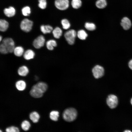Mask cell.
<instances>
[{
	"label": "cell",
	"instance_id": "obj_36",
	"mask_svg": "<svg viewBox=\"0 0 132 132\" xmlns=\"http://www.w3.org/2000/svg\"><path fill=\"white\" fill-rule=\"evenodd\" d=\"M131 103L132 105V98L131 99Z\"/></svg>",
	"mask_w": 132,
	"mask_h": 132
},
{
	"label": "cell",
	"instance_id": "obj_24",
	"mask_svg": "<svg viewBox=\"0 0 132 132\" xmlns=\"http://www.w3.org/2000/svg\"><path fill=\"white\" fill-rule=\"evenodd\" d=\"M71 4L72 7L73 8L77 9L79 8L81 6L82 2L81 0H72Z\"/></svg>",
	"mask_w": 132,
	"mask_h": 132
},
{
	"label": "cell",
	"instance_id": "obj_22",
	"mask_svg": "<svg viewBox=\"0 0 132 132\" xmlns=\"http://www.w3.org/2000/svg\"><path fill=\"white\" fill-rule=\"evenodd\" d=\"M107 3L106 0H98L96 2V7L99 9H102L106 7Z\"/></svg>",
	"mask_w": 132,
	"mask_h": 132
},
{
	"label": "cell",
	"instance_id": "obj_23",
	"mask_svg": "<svg viewBox=\"0 0 132 132\" xmlns=\"http://www.w3.org/2000/svg\"><path fill=\"white\" fill-rule=\"evenodd\" d=\"M35 85L43 93L46 90L47 88V85L46 84L43 82H39L35 84Z\"/></svg>",
	"mask_w": 132,
	"mask_h": 132
},
{
	"label": "cell",
	"instance_id": "obj_28",
	"mask_svg": "<svg viewBox=\"0 0 132 132\" xmlns=\"http://www.w3.org/2000/svg\"><path fill=\"white\" fill-rule=\"evenodd\" d=\"M30 126V122L27 120L23 121L21 124V127L22 129L25 131H27L29 129Z\"/></svg>",
	"mask_w": 132,
	"mask_h": 132
},
{
	"label": "cell",
	"instance_id": "obj_8",
	"mask_svg": "<svg viewBox=\"0 0 132 132\" xmlns=\"http://www.w3.org/2000/svg\"><path fill=\"white\" fill-rule=\"evenodd\" d=\"M45 42V39L44 36L42 35H40L34 40L33 45L35 48L38 49L44 46Z\"/></svg>",
	"mask_w": 132,
	"mask_h": 132
},
{
	"label": "cell",
	"instance_id": "obj_27",
	"mask_svg": "<svg viewBox=\"0 0 132 132\" xmlns=\"http://www.w3.org/2000/svg\"><path fill=\"white\" fill-rule=\"evenodd\" d=\"M61 24L63 29L67 30L70 27V24L69 21L67 19H62L61 22Z\"/></svg>",
	"mask_w": 132,
	"mask_h": 132
},
{
	"label": "cell",
	"instance_id": "obj_31",
	"mask_svg": "<svg viewBox=\"0 0 132 132\" xmlns=\"http://www.w3.org/2000/svg\"><path fill=\"white\" fill-rule=\"evenodd\" d=\"M7 132H19V129L14 126H11L7 128L6 129Z\"/></svg>",
	"mask_w": 132,
	"mask_h": 132
},
{
	"label": "cell",
	"instance_id": "obj_20",
	"mask_svg": "<svg viewBox=\"0 0 132 132\" xmlns=\"http://www.w3.org/2000/svg\"><path fill=\"white\" fill-rule=\"evenodd\" d=\"M29 117L33 122L35 123L38 122L40 118V116L36 112L33 111L30 113Z\"/></svg>",
	"mask_w": 132,
	"mask_h": 132
},
{
	"label": "cell",
	"instance_id": "obj_4",
	"mask_svg": "<svg viewBox=\"0 0 132 132\" xmlns=\"http://www.w3.org/2000/svg\"><path fill=\"white\" fill-rule=\"evenodd\" d=\"M2 43L4 45L9 53H11L13 52L15 47V43L11 38H5L2 40Z\"/></svg>",
	"mask_w": 132,
	"mask_h": 132
},
{
	"label": "cell",
	"instance_id": "obj_26",
	"mask_svg": "<svg viewBox=\"0 0 132 132\" xmlns=\"http://www.w3.org/2000/svg\"><path fill=\"white\" fill-rule=\"evenodd\" d=\"M85 27L87 30L89 31L95 30L96 28L95 25L93 23L86 22L85 24Z\"/></svg>",
	"mask_w": 132,
	"mask_h": 132
},
{
	"label": "cell",
	"instance_id": "obj_35",
	"mask_svg": "<svg viewBox=\"0 0 132 132\" xmlns=\"http://www.w3.org/2000/svg\"><path fill=\"white\" fill-rule=\"evenodd\" d=\"M2 37L1 36H0V41H1L2 40Z\"/></svg>",
	"mask_w": 132,
	"mask_h": 132
},
{
	"label": "cell",
	"instance_id": "obj_7",
	"mask_svg": "<svg viewBox=\"0 0 132 132\" xmlns=\"http://www.w3.org/2000/svg\"><path fill=\"white\" fill-rule=\"evenodd\" d=\"M92 72L95 78L98 79L101 77L103 75L104 70L102 66L97 65L93 68Z\"/></svg>",
	"mask_w": 132,
	"mask_h": 132
},
{
	"label": "cell",
	"instance_id": "obj_21",
	"mask_svg": "<svg viewBox=\"0 0 132 132\" xmlns=\"http://www.w3.org/2000/svg\"><path fill=\"white\" fill-rule=\"evenodd\" d=\"M77 36L81 40H85L88 36V35L86 31L83 30H80L77 33Z\"/></svg>",
	"mask_w": 132,
	"mask_h": 132
},
{
	"label": "cell",
	"instance_id": "obj_29",
	"mask_svg": "<svg viewBox=\"0 0 132 132\" xmlns=\"http://www.w3.org/2000/svg\"><path fill=\"white\" fill-rule=\"evenodd\" d=\"M22 11L23 15L25 16L29 15L31 13L30 8L28 6L23 7L22 9Z\"/></svg>",
	"mask_w": 132,
	"mask_h": 132
},
{
	"label": "cell",
	"instance_id": "obj_19",
	"mask_svg": "<svg viewBox=\"0 0 132 132\" xmlns=\"http://www.w3.org/2000/svg\"><path fill=\"white\" fill-rule=\"evenodd\" d=\"M9 26V23L6 20L1 19L0 20V30L2 32L6 31Z\"/></svg>",
	"mask_w": 132,
	"mask_h": 132
},
{
	"label": "cell",
	"instance_id": "obj_17",
	"mask_svg": "<svg viewBox=\"0 0 132 132\" xmlns=\"http://www.w3.org/2000/svg\"><path fill=\"white\" fill-rule=\"evenodd\" d=\"M56 41L53 39L47 41L46 43V46L47 49L50 50H53L54 47L57 46Z\"/></svg>",
	"mask_w": 132,
	"mask_h": 132
},
{
	"label": "cell",
	"instance_id": "obj_3",
	"mask_svg": "<svg viewBox=\"0 0 132 132\" xmlns=\"http://www.w3.org/2000/svg\"><path fill=\"white\" fill-rule=\"evenodd\" d=\"M32 21L26 18L23 19L20 24V28L23 31L26 32H29L31 30L33 25Z\"/></svg>",
	"mask_w": 132,
	"mask_h": 132
},
{
	"label": "cell",
	"instance_id": "obj_34",
	"mask_svg": "<svg viewBox=\"0 0 132 132\" xmlns=\"http://www.w3.org/2000/svg\"><path fill=\"white\" fill-rule=\"evenodd\" d=\"M124 132H131V131L130 130H126L125 131H124Z\"/></svg>",
	"mask_w": 132,
	"mask_h": 132
},
{
	"label": "cell",
	"instance_id": "obj_30",
	"mask_svg": "<svg viewBox=\"0 0 132 132\" xmlns=\"http://www.w3.org/2000/svg\"><path fill=\"white\" fill-rule=\"evenodd\" d=\"M39 7L42 9H44L46 7L47 3L46 0H38Z\"/></svg>",
	"mask_w": 132,
	"mask_h": 132
},
{
	"label": "cell",
	"instance_id": "obj_16",
	"mask_svg": "<svg viewBox=\"0 0 132 132\" xmlns=\"http://www.w3.org/2000/svg\"><path fill=\"white\" fill-rule=\"evenodd\" d=\"M15 55L18 57H20L23 55L24 49L21 46H17L15 47L13 51Z\"/></svg>",
	"mask_w": 132,
	"mask_h": 132
},
{
	"label": "cell",
	"instance_id": "obj_1",
	"mask_svg": "<svg viewBox=\"0 0 132 132\" xmlns=\"http://www.w3.org/2000/svg\"><path fill=\"white\" fill-rule=\"evenodd\" d=\"M77 116V112L74 108H69L65 110L63 114L64 119L66 121L71 122L74 120Z\"/></svg>",
	"mask_w": 132,
	"mask_h": 132
},
{
	"label": "cell",
	"instance_id": "obj_9",
	"mask_svg": "<svg viewBox=\"0 0 132 132\" xmlns=\"http://www.w3.org/2000/svg\"><path fill=\"white\" fill-rule=\"evenodd\" d=\"M30 93L32 97L38 98L41 97L43 95V93L35 85L32 87Z\"/></svg>",
	"mask_w": 132,
	"mask_h": 132
},
{
	"label": "cell",
	"instance_id": "obj_12",
	"mask_svg": "<svg viewBox=\"0 0 132 132\" xmlns=\"http://www.w3.org/2000/svg\"><path fill=\"white\" fill-rule=\"evenodd\" d=\"M5 14L8 17L13 16L15 14V10L14 8L12 6H10L8 8H5L4 10Z\"/></svg>",
	"mask_w": 132,
	"mask_h": 132
},
{
	"label": "cell",
	"instance_id": "obj_13",
	"mask_svg": "<svg viewBox=\"0 0 132 132\" xmlns=\"http://www.w3.org/2000/svg\"><path fill=\"white\" fill-rule=\"evenodd\" d=\"M29 72L28 68L26 66H25L20 67L18 70V74L22 76H26L28 74Z\"/></svg>",
	"mask_w": 132,
	"mask_h": 132
},
{
	"label": "cell",
	"instance_id": "obj_33",
	"mask_svg": "<svg viewBox=\"0 0 132 132\" xmlns=\"http://www.w3.org/2000/svg\"><path fill=\"white\" fill-rule=\"evenodd\" d=\"M128 66L132 70V59L129 62Z\"/></svg>",
	"mask_w": 132,
	"mask_h": 132
},
{
	"label": "cell",
	"instance_id": "obj_14",
	"mask_svg": "<svg viewBox=\"0 0 132 132\" xmlns=\"http://www.w3.org/2000/svg\"><path fill=\"white\" fill-rule=\"evenodd\" d=\"M40 29L41 32L44 34L49 33L53 30L52 27L49 25H42Z\"/></svg>",
	"mask_w": 132,
	"mask_h": 132
},
{
	"label": "cell",
	"instance_id": "obj_5",
	"mask_svg": "<svg viewBox=\"0 0 132 132\" xmlns=\"http://www.w3.org/2000/svg\"><path fill=\"white\" fill-rule=\"evenodd\" d=\"M69 3L68 0H55V5L58 9L60 10H64L68 8Z\"/></svg>",
	"mask_w": 132,
	"mask_h": 132
},
{
	"label": "cell",
	"instance_id": "obj_15",
	"mask_svg": "<svg viewBox=\"0 0 132 132\" xmlns=\"http://www.w3.org/2000/svg\"><path fill=\"white\" fill-rule=\"evenodd\" d=\"M15 86L18 90L23 91L25 88L26 83L23 80H19L16 82Z\"/></svg>",
	"mask_w": 132,
	"mask_h": 132
},
{
	"label": "cell",
	"instance_id": "obj_11",
	"mask_svg": "<svg viewBox=\"0 0 132 132\" xmlns=\"http://www.w3.org/2000/svg\"><path fill=\"white\" fill-rule=\"evenodd\" d=\"M23 55L24 58L26 60H28L33 58L35 54L33 50L29 49L24 52Z\"/></svg>",
	"mask_w": 132,
	"mask_h": 132
},
{
	"label": "cell",
	"instance_id": "obj_2",
	"mask_svg": "<svg viewBox=\"0 0 132 132\" xmlns=\"http://www.w3.org/2000/svg\"><path fill=\"white\" fill-rule=\"evenodd\" d=\"M77 36V33L74 29L70 30L64 34V37L68 44L72 45L74 43L75 39Z\"/></svg>",
	"mask_w": 132,
	"mask_h": 132
},
{
	"label": "cell",
	"instance_id": "obj_25",
	"mask_svg": "<svg viewBox=\"0 0 132 132\" xmlns=\"http://www.w3.org/2000/svg\"><path fill=\"white\" fill-rule=\"evenodd\" d=\"M59 117V112L56 111H52L50 113V118L53 121H57Z\"/></svg>",
	"mask_w": 132,
	"mask_h": 132
},
{
	"label": "cell",
	"instance_id": "obj_6",
	"mask_svg": "<svg viewBox=\"0 0 132 132\" xmlns=\"http://www.w3.org/2000/svg\"><path fill=\"white\" fill-rule=\"evenodd\" d=\"M108 106L111 109L116 108L118 105V100L117 97L114 95H110L108 97L106 100Z\"/></svg>",
	"mask_w": 132,
	"mask_h": 132
},
{
	"label": "cell",
	"instance_id": "obj_18",
	"mask_svg": "<svg viewBox=\"0 0 132 132\" xmlns=\"http://www.w3.org/2000/svg\"><path fill=\"white\" fill-rule=\"evenodd\" d=\"M52 33L55 38L56 39H59L62 34V31L60 28L57 27L53 29Z\"/></svg>",
	"mask_w": 132,
	"mask_h": 132
},
{
	"label": "cell",
	"instance_id": "obj_10",
	"mask_svg": "<svg viewBox=\"0 0 132 132\" xmlns=\"http://www.w3.org/2000/svg\"><path fill=\"white\" fill-rule=\"evenodd\" d=\"M121 25L124 29L127 30L131 28L132 23L130 20L128 18L125 17L121 20Z\"/></svg>",
	"mask_w": 132,
	"mask_h": 132
},
{
	"label": "cell",
	"instance_id": "obj_32",
	"mask_svg": "<svg viewBox=\"0 0 132 132\" xmlns=\"http://www.w3.org/2000/svg\"><path fill=\"white\" fill-rule=\"evenodd\" d=\"M0 51L1 53L3 54H6L9 53L7 49L2 43L0 45Z\"/></svg>",
	"mask_w": 132,
	"mask_h": 132
}]
</instances>
